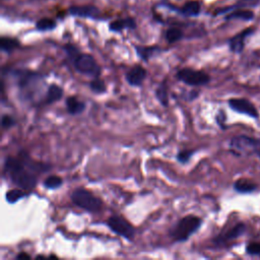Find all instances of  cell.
I'll return each instance as SVG.
<instances>
[{
  "label": "cell",
  "mask_w": 260,
  "mask_h": 260,
  "mask_svg": "<svg viewBox=\"0 0 260 260\" xmlns=\"http://www.w3.org/2000/svg\"><path fill=\"white\" fill-rule=\"evenodd\" d=\"M4 171L13 184L23 190H31L38 183L35 172L30 171L20 158L6 156L4 159Z\"/></svg>",
  "instance_id": "obj_1"
},
{
  "label": "cell",
  "mask_w": 260,
  "mask_h": 260,
  "mask_svg": "<svg viewBox=\"0 0 260 260\" xmlns=\"http://www.w3.org/2000/svg\"><path fill=\"white\" fill-rule=\"evenodd\" d=\"M9 72L14 76L21 96L27 100H32L39 85H41V82H43V76L38 72L27 69L9 70Z\"/></svg>",
  "instance_id": "obj_2"
},
{
  "label": "cell",
  "mask_w": 260,
  "mask_h": 260,
  "mask_svg": "<svg viewBox=\"0 0 260 260\" xmlns=\"http://www.w3.org/2000/svg\"><path fill=\"white\" fill-rule=\"evenodd\" d=\"M202 219L201 217L188 214L181 219H179L169 231V236L175 241L179 243L186 242L190 239V237L195 234L201 226Z\"/></svg>",
  "instance_id": "obj_3"
},
{
  "label": "cell",
  "mask_w": 260,
  "mask_h": 260,
  "mask_svg": "<svg viewBox=\"0 0 260 260\" xmlns=\"http://www.w3.org/2000/svg\"><path fill=\"white\" fill-rule=\"evenodd\" d=\"M230 151L237 155H258L260 157V138L248 135L234 136L229 143Z\"/></svg>",
  "instance_id": "obj_4"
},
{
  "label": "cell",
  "mask_w": 260,
  "mask_h": 260,
  "mask_svg": "<svg viewBox=\"0 0 260 260\" xmlns=\"http://www.w3.org/2000/svg\"><path fill=\"white\" fill-rule=\"evenodd\" d=\"M70 199L74 205L88 212H98L103 206L101 198L95 197L91 192L83 188L74 189L70 195Z\"/></svg>",
  "instance_id": "obj_5"
},
{
  "label": "cell",
  "mask_w": 260,
  "mask_h": 260,
  "mask_svg": "<svg viewBox=\"0 0 260 260\" xmlns=\"http://www.w3.org/2000/svg\"><path fill=\"white\" fill-rule=\"evenodd\" d=\"M72 64L74 69L83 75H87L91 78H96L101 75V66L90 54L80 53L72 61Z\"/></svg>",
  "instance_id": "obj_6"
},
{
  "label": "cell",
  "mask_w": 260,
  "mask_h": 260,
  "mask_svg": "<svg viewBox=\"0 0 260 260\" xmlns=\"http://www.w3.org/2000/svg\"><path fill=\"white\" fill-rule=\"evenodd\" d=\"M176 77L179 81L190 86H202L208 84L210 81V76L207 73L189 67L180 69L176 73Z\"/></svg>",
  "instance_id": "obj_7"
},
{
  "label": "cell",
  "mask_w": 260,
  "mask_h": 260,
  "mask_svg": "<svg viewBox=\"0 0 260 260\" xmlns=\"http://www.w3.org/2000/svg\"><path fill=\"white\" fill-rule=\"evenodd\" d=\"M107 225L113 233L125 238L128 241H132L136 234L133 225L128 222L123 216L118 214L111 215L107 220Z\"/></svg>",
  "instance_id": "obj_8"
},
{
  "label": "cell",
  "mask_w": 260,
  "mask_h": 260,
  "mask_svg": "<svg viewBox=\"0 0 260 260\" xmlns=\"http://www.w3.org/2000/svg\"><path fill=\"white\" fill-rule=\"evenodd\" d=\"M246 224L244 222H238L235 225H233L232 228H230L226 231H222L220 234H218L213 240V244L215 246H224L237 239H239L240 237H242L245 232H246Z\"/></svg>",
  "instance_id": "obj_9"
},
{
  "label": "cell",
  "mask_w": 260,
  "mask_h": 260,
  "mask_svg": "<svg viewBox=\"0 0 260 260\" xmlns=\"http://www.w3.org/2000/svg\"><path fill=\"white\" fill-rule=\"evenodd\" d=\"M228 105L233 111H235L239 114L249 116L253 119H258L259 118V112H258L257 108L255 107V105L253 103H251L247 99L233 98V99H230L228 101Z\"/></svg>",
  "instance_id": "obj_10"
},
{
  "label": "cell",
  "mask_w": 260,
  "mask_h": 260,
  "mask_svg": "<svg viewBox=\"0 0 260 260\" xmlns=\"http://www.w3.org/2000/svg\"><path fill=\"white\" fill-rule=\"evenodd\" d=\"M255 31L254 27H247L242 31L238 32L228 41L230 51L235 54H240L245 48V41Z\"/></svg>",
  "instance_id": "obj_11"
},
{
  "label": "cell",
  "mask_w": 260,
  "mask_h": 260,
  "mask_svg": "<svg viewBox=\"0 0 260 260\" xmlns=\"http://www.w3.org/2000/svg\"><path fill=\"white\" fill-rule=\"evenodd\" d=\"M68 12L73 16L91 18V19H98L100 18V15H101V10L92 4L73 5L69 7Z\"/></svg>",
  "instance_id": "obj_12"
},
{
  "label": "cell",
  "mask_w": 260,
  "mask_h": 260,
  "mask_svg": "<svg viewBox=\"0 0 260 260\" xmlns=\"http://www.w3.org/2000/svg\"><path fill=\"white\" fill-rule=\"evenodd\" d=\"M147 72L144 67L139 64H135L130 70L126 73V81L131 86H141L144 79L146 78Z\"/></svg>",
  "instance_id": "obj_13"
},
{
  "label": "cell",
  "mask_w": 260,
  "mask_h": 260,
  "mask_svg": "<svg viewBox=\"0 0 260 260\" xmlns=\"http://www.w3.org/2000/svg\"><path fill=\"white\" fill-rule=\"evenodd\" d=\"M170 9L177 11L178 13L182 14L185 17H196L200 14L201 11V4L197 0H190L184 3V5L180 8H176L172 5H167Z\"/></svg>",
  "instance_id": "obj_14"
},
{
  "label": "cell",
  "mask_w": 260,
  "mask_h": 260,
  "mask_svg": "<svg viewBox=\"0 0 260 260\" xmlns=\"http://www.w3.org/2000/svg\"><path fill=\"white\" fill-rule=\"evenodd\" d=\"M137 26L136 21L133 17H124V18H119L116 20H113L109 24V29L114 32H120L124 29H135Z\"/></svg>",
  "instance_id": "obj_15"
},
{
  "label": "cell",
  "mask_w": 260,
  "mask_h": 260,
  "mask_svg": "<svg viewBox=\"0 0 260 260\" xmlns=\"http://www.w3.org/2000/svg\"><path fill=\"white\" fill-rule=\"evenodd\" d=\"M260 0H238L234 5L228 6V7H221L214 10L213 15H220V14H228L229 12L235 10V9H241V8H248V7H256L259 5Z\"/></svg>",
  "instance_id": "obj_16"
},
{
  "label": "cell",
  "mask_w": 260,
  "mask_h": 260,
  "mask_svg": "<svg viewBox=\"0 0 260 260\" xmlns=\"http://www.w3.org/2000/svg\"><path fill=\"white\" fill-rule=\"evenodd\" d=\"M233 187H234V190L238 193L248 194V193L254 192L257 189V184L250 179L240 178L234 182Z\"/></svg>",
  "instance_id": "obj_17"
},
{
  "label": "cell",
  "mask_w": 260,
  "mask_h": 260,
  "mask_svg": "<svg viewBox=\"0 0 260 260\" xmlns=\"http://www.w3.org/2000/svg\"><path fill=\"white\" fill-rule=\"evenodd\" d=\"M65 105L67 112L70 115H80L85 110V103L82 101H79L76 96L70 95L65 100Z\"/></svg>",
  "instance_id": "obj_18"
},
{
  "label": "cell",
  "mask_w": 260,
  "mask_h": 260,
  "mask_svg": "<svg viewBox=\"0 0 260 260\" xmlns=\"http://www.w3.org/2000/svg\"><path fill=\"white\" fill-rule=\"evenodd\" d=\"M63 88L58 84L52 83L48 86L45 94V104L52 105L58 101H60L63 96Z\"/></svg>",
  "instance_id": "obj_19"
},
{
  "label": "cell",
  "mask_w": 260,
  "mask_h": 260,
  "mask_svg": "<svg viewBox=\"0 0 260 260\" xmlns=\"http://www.w3.org/2000/svg\"><path fill=\"white\" fill-rule=\"evenodd\" d=\"M134 48L137 56L144 62H147L152 56L161 52L158 46H135Z\"/></svg>",
  "instance_id": "obj_20"
},
{
  "label": "cell",
  "mask_w": 260,
  "mask_h": 260,
  "mask_svg": "<svg viewBox=\"0 0 260 260\" xmlns=\"http://www.w3.org/2000/svg\"><path fill=\"white\" fill-rule=\"evenodd\" d=\"M254 18V13L252 10L249 9H235L231 12H229L225 16L224 19L225 20H233V19H242L245 21H249L251 19Z\"/></svg>",
  "instance_id": "obj_21"
},
{
  "label": "cell",
  "mask_w": 260,
  "mask_h": 260,
  "mask_svg": "<svg viewBox=\"0 0 260 260\" xmlns=\"http://www.w3.org/2000/svg\"><path fill=\"white\" fill-rule=\"evenodd\" d=\"M20 47V43L17 39L10 37H1L0 39V49L6 54H11L15 49Z\"/></svg>",
  "instance_id": "obj_22"
},
{
  "label": "cell",
  "mask_w": 260,
  "mask_h": 260,
  "mask_svg": "<svg viewBox=\"0 0 260 260\" xmlns=\"http://www.w3.org/2000/svg\"><path fill=\"white\" fill-rule=\"evenodd\" d=\"M155 98L161 106H164V107L169 106V94H168V87H167L166 80L161 81L159 83V85L156 87Z\"/></svg>",
  "instance_id": "obj_23"
},
{
  "label": "cell",
  "mask_w": 260,
  "mask_h": 260,
  "mask_svg": "<svg viewBox=\"0 0 260 260\" xmlns=\"http://www.w3.org/2000/svg\"><path fill=\"white\" fill-rule=\"evenodd\" d=\"M165 38L168 43L174 44L179 41H181L184 38V32L181 28L176 27V26H171L166 30Z\"/></svg>",
  "instance_id": "obj_24"
},
{
  "label": "cell",
  "mask_w": 260,
  "mask_h": 260,
  "mask_svg": "<svg viewBox=\"0 0 260 260\" xmlns=\"http://www.w3.org/2000/svg\"><path fill=\"white\" fill-rule=\"evenodd\" d=\"M57 26V22L50 17H43L40 18L37 22H36V28L40 31H50V30H54Z\"/></svg>",
  "instance_id": "obj_25"
},
{
  "label": "cell",
  "mask_w": 260,
  "mask_h": 260,
  "mask_svg": "<svg viewBox=\"0 0 260 260\" xmlns=\"http://www.w3.org/2000/svg\"><path fill=\"white\" fill-rule=\"evenodd\" d=\"M62 184H63V180L57 175H51V176L47 177L43 182L44 187L49 190L58 189L62 186Z\"/></svg>",
  "instance_id": "obj_26"
},
{
  "label": "cell",
  "mask_w": 260,
  "mask_h": 260,
  "mask_svg": "<svg viewBox=\"0 0 260 260\" xmlns=\"http://www.w3.org/2000/svg\"><path fill=\"white\" fill-rule=\"evenodd\" d=\"M24 191H25V190L20 189V188H19V189H11V190L7 191V192H6V195H5L6 201H7L8 203H10V204H13V203L17 202L18 200H20V199H22L23 197L26 196V194H25Z\"/></svg>",
  "instance_id": "obj_27"
},
{
  "label": "cell",
  "mask_w": 260,
  "mask_h": 260,
  "mask_svg": "<svg viewBox=\"0 0 260 260\" xmlns=\"http://www.w3.org/2000/svg\"><path fill=\"white\" fill-rule=\"evenodd\" d=\"M89 88L93 93L96 94H101L107 91V86L100 77L92 78V80L89 82Z\"/></svg>",
  "instance_id": "obj_28"
},
{
  "label": "cell",
  "mask_w": 260,
  "mask_h": 260,
  "mask_svg": "<svg viewBox=\"0 0 260 260\" xmlns=\"http://www.w3.org/2000/svg\"><path fill=\"white\" fill-rule=\"evenodd\" d=\"M63 49H64V52L66 53L68 59L71 62L80 54L79 49L75 45H73V44H66V45H64Z\"/></svg>",
  "instance_id": "obj_29"
},
{
  "label": "cell",
  "mask_w": 260,
  "mask_h": 260,
  "mask_svg": "<svg viewBox=\"0 0 260 260\" xmlns=\"http://www.w3.org/2000/svg\"><path fill=\"white\" fill-rule=\"evenodd\" d=\"M194 152H195L194 149H183V150H180V151L177 153L176 158H177V160H178L180 164L184 165V164H187V162L190 160V158L192 157V155L194 154Z\"/></svg>",
  "instance_id": "obj_30"
},
{
  "label": "cell",
  "mask_w": 260,
  "mask_h": 260,
  "mask_svg": "<svg viewBox=\"0 0 260 260\" xmlns=\"http://www.w3.org/2000/svg\"><path fill=\"white\" fill-rule=\"evenodd\" d=\"M245 251L250 256H260V243L259 242L248 243Z\"/></svg>",
  "instance_id": "obj_31"
},
{
  "label": "cell",
  "mask_w": 260,
  "mask_h": 260,
  "mask_svg": "<svg viewBox=\"0 0 260 260\" xmlns=\"http://www.w3.org/2000/svg\"><path fill=\"white\" fill-rule=\"evenodd\" d=\"M16 125V120L10 115H2L1 117V127L2 129H10Z\"/></svg>",
  "instance_id": "obj_32"
},
{
  "label": "cell",
  "mask_w": 260,
  "mask_h": 260,
  "mask_svg": "<svg viewBox=\"0 0 260 260\" xmlns=\"http://www.w3.org/2000/svg\"><path fill=\"white\" fill-rule=\"evenodd\" d=\"M198 94H199V91H198V90L192 89V90L188 91L187 93H185V95H184V99H185L186 101H188V102H191V101H193V100L197 99Z\"/></svg>",
  "instance_id": "obj_33"
},
{
  "label": "cell",
  "mask_w": 260,
  "mask_h": 260,
  "mask_svg": "<svg viewBox=\"0 0 260 260\" xmlns=\"http://www.w3.org/2000/svg\"><path fill=\"white\" fill-rule=\"evenodd\" d=\"M224 121H225V114H224V112H222V111L218 112V114H217V116H216V122H217L218 126L221 127L222 129L225 128V126L223 125V124H224Z\"/></svg>",
  "instance_id": "obj_34"
},
{
  "label": "cell",
  "mask_w": 260,
  "mask_h": 260,
  "mask_svg": "<svg viewBox=\"0 0 260 260\" xmlns=\"http://www.w3.org/2000/svg\"><path fill=\"white\" fill-rule=\"evenodd\" d=\"M15 259H17V260H20V259H30V256L27 253H25V252H20V253H18L16 255Z\"/></svg>",
  "instance_id": "obj_35"
},
{
  "label": "cell",
  "mask_w": 260,
  "mask_h": 260,
  "mask_svg": "<svg viewBox=\"0 0 260 260\" xmlns=\"http://www.w3.org/2000/svg\"><path fill=\"white\" fill-rule=\"evenodd\" d=\"M36 258H45V256L44 255H37Z\"/></svg>",
  "instance_id": "obj_36"
}]
</instances>
